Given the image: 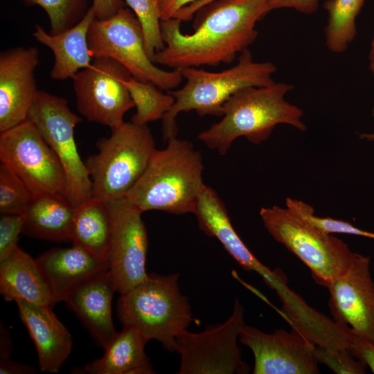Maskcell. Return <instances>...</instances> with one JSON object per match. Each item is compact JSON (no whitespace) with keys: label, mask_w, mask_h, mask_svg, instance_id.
I'll return each instance as SVG.
<instances>
[{"label":"cell","mask_w":374,"mask_h":374,"mask_svg":"<svg viewBox=\"0 0 374 374\" xmlns=\"http://www.w3.org/2000/svg\"><path fill=\"white\" fill-rule=\"evenodd\" d=\"M112 220L107 202L92 197L75 208L71 241L94 257L109 261Z\"/></svg>","instance_id":"d4e9b609"},{"label":"cell","mask_w":374,"mask_h":374,"mask_svg":"<svg viewBox=\"0 0 374 374\" xmlns=\"http://www.w3.org/2000/svg\"><path fill=\"white\" fill-rule=\"evenodd\" d=\"M34 196L24 183L9 168L1 163V213L24 214Z\"/></svg>","instance_id":"f546056e"},{"label":"cell","mask_w":374,"mask_h":374,"mask_svg":"<svg viewBox=\"0 0 374 374\" xmlns=\"http://www.w3.org/2000/svg\"><path fill=\"white\" fill-rule=\"evenodd\" d=\"M25 214H1L0 217V261L6 258L17 246L23 233Z\"/></svg>","instance_id":"d6a6232c"},{"label":"cell","mask_w":374,"mask_h":374,"mask_svg":"<svg viewBox=\"0 0 374 374\" xmlns=\"http://www.w3.org/2000/svg\"><path fill=\"white\" fill-rule=\"evenodd\" d=\"M285 206L314 226L328 233H344L374 239V233L357 228L348 222L330 217H319L310 204L296 199L286 198Z\"/></svg>","instance_id":"4dcf8cb0"},{"label":"cell","mask_w":374,"mask_h":374,"mask_svg":"<svg viewBox=\"0 0 374 374\" xmlns=\"http://www.w3.org/2000/svg\"><path fill=\"white\" fill-rule=\"evenodd\" d=\"M179 274H148L145 280L121 294L117 314L123 325L137 328L169 352L193 321L188 298L178 285Z\"/></svg>","instance_id":"5b68a950"},{"label":"cell","mask_w":374,"mask_h":374,"mask_svg":"<svg viewBox=\"0 0 374 374\" xmlns=\"http://www.w3.org/2000/svg\"><path fill=\"white\" fill-rule=\"evenodd\" d=\"M366 0H326L328 20L323 33L327 48L342 53L357 35L356 19Z\"/></svg>","instance_id":"484cf974"},{"label":"cell","mask_w":374,"mask_h":374,"mask_svg":"<svg viewBox=\"0 0 374 374\" xmlns=\"http://www.w3.org/2000/svg\"><path fill=\"white\" fill-rule=\"evenodd\" d=\"M91 6L95 11L96 19H106L125 7V4L123 0H92Z\"/></svg>","instance_id":"8d00e7d4"},{"label":"cell","mask_w":374,"mask_h":374,"mask_svg":"<svg viewBox=\"0 0 374 374\" xmlns=\"http://www.w3.org/2000/svg\"><path fill=\"white\" fill-rule=\"evenodd\" d=\"M0 292L8 301L52 307L53 296L36 259L17 246L0 261Z\"/></svg>","instance_id":"7402d4cb"},{"label":"cell","mask_w":374,"mask_h":374,"mask_svg":"<svg viewBox=\"0 0 374 374\" xmlns=\"http://www.w3.org/2000/svg\"><path fill=\"white\" fill-rule=\"evenodd\" d=\"M35 46L17 47L0 55V132L27 120L38 93L35 71L39 64Z\"/></svg>","instance_id":"e0dca14e"},{"label":"cell","mask_w":374,"mask_h":374,"mask_svg":"<svg viewBox=\"0 0 374 374\" xmlns=\"http://www.w3.org/2000/svg\"><path fill=\"white\" fill-rule=\"evenodd\" d=\"M75 211L63 195H35L24 213L23 233L49 241H71Z\"/></svg>","instance_id":"cb8c5ba5"},{"label":"cell","mask_w":374,"mask_h":374,"mask_svg":"<svg viewBox=\"0 0 374 374\" xmlns=\"http://www.w3.org/2000/svg\"><path fill=\"white\" fill-rule=\"evenodd\" d=\"M193 214L198 226L207 236L215 238L229 255L247 271H255L278 295L288 288L286 277L280 271L271 270L258 260L235 231L226 206L217 193L205 184Z\"/></svg>","instance_id":"2e32d148"},{"label":"cell","mask_w":374,"mask_h":374,"mask_svg":"<svg viewBox=\"0 0 374 374\" xmlns=\"http://www.w3.org/2000/svg\"><path fill=\"white\" fill-rule=\"evenodd\" d=\"M116 285L109 271L98 272L73 288L64 301L88 330L96 343L104 348L115 336L112 301Z\"/></svg>","instance_id":"ac0fdd59"},{"label":"cell","mask_w":374,"mask_h":374,"mask_svg":"<svg viewBox=\"0 0 374 374\" xmlns=\"http://www.w3.org/2000/svg\"><path fill=\"white\" fill-rule=\"evenodd\" d=\"M245 325L244 309L235 300L230 317L199 332L186 330L177 340L179 374H245L250 368L238 344Z\"/></svg>","instance_id":"30bf717a"},{"label":"cell","mask_w":374,"mask_h":374,"mask_svg":"<svg viewBox=\"0 0 374 374\" xmlns=\"http://www.w3.org/2000/svg\"><path fill=\"white\" fill-rule=\"evenodd\" d=\"M348 350L355 357L362 361L374 373V344L353 333Z\"/></svg>","instance_id":"836d02e7"},{"label":"cell","mask_w":374,"mask_h":374,"mask_svg":"<svg viewBox=\"0 0 374 374\" xmlns=\"http://www.w3.org/2000/svg\"><path fill=\"white\" fill-rule=\"evenodd\" d=\"M143 29L145 47L148 56L162 50L163 42L161 29L159 0H125Z\"/></svg>","instance_id":"f1b7e54d"},{"label":"cell","mask_w":374,"mask_h":374,"mask_svg":"<svg viewBox=\"0 0 374 374\" xmlns=\"http://www.w3.org/2000/svg\"><path fill=\"white\" fill-rule=\"evenodd\" d=\"M130 76L114 59L93 58L89 67L71 78L79 113L87 121L111 130L121 125L125 114L134 107L125 84Z\"/></svg>","instance_id":"7c38bea8"},{"label":"cell","mask_w":374,"mask_h":374,"mask_svg":"<svg viewBox=\"0 0 374 374\" xmlns=\"http://www.w3.org/2000/svg\"><path fill=\"white\" fill-rule=\"evenodd\" d=\"M293 88L292 84L274 82L238 91L224 103L221 121L199 133L197 139L224 155L238 138L244 136L250 143L260 144L279 124L305 131L303 111L285 99Z\"/></svg>","instance_id":"7a4b0ae2"},{"label":"cell","mask_w":374,"mask_h":374,"mask_svg":"<svg viewBox=\"0 0 374 374\" xmlns=\"http://www.w3.org/2000/svg\"><path fill=\"white\" fill-rule=\"evenodd\" d=\"M88 43L93 58L114 59L134 78L150 82L160 89L171 91L184 79L179 69L167 71L156 66L146 52L138 19L125 7L108 19H95L89 30Z\"/></svg>","instance_id":"ba28073f"},{"label":"cell","mask_w":374,"mask_h":374,"mask_svg":"<svg viewBox=\"0 0 374 374\" xmlns=\"http://www.w3.org/2000/svg\"><path fill=\"white\" fill-rule=\"evenodd\" d=\"M34 373H35V370L30 366L17 363L10 359L0 361L1 374H30Z\"/></svg>","instance_id":"74e56055"},{"label":"cell","mask_w":374,"mask_h":374,"mask_svg":"<svg viewBox=\"0 0 374 374\" xmlns=\"http://www.w3.org/2000/svg\"><path fill=\"white\" fill-rule=\"evenodd\" d=\"M95 19L96 13L91 6L79 23L62 33L52 35L40 25L35 26L34 38L53 52L55 60L50 73L53 79L72 78L91 64L93 57L89 51L88 33Z\"/></svg>","instance_id":"44dd1931"},{"label":"cell","mask_w":374,"mask_h":374,"mask_svg":"<svg viewBox=\"0 0 374 374\" xmlns=\"http://www.w3.org/2000/svg\"><path fill=\"white\" fill-rule=\"evenodd\" d=\"M262 222L272 238L310 270L316 283L328 287L350 267L356 253L342 240L312 225L288 208L262 207Z\"/></svg>","instance_id":"52a82bcc"},{"label":"cell","mask_w":374,"mask_h":374,"mask_svg":"<svg viewBox=\"0 0 374 374\" xmlns=\"http://www.w3.org/2000/svg\"><path fill=\"white\" fill-rule=\"evenodd\" d=\"M267 3V0H215L199 10L202 13L191 34L181 31L177 19L161 21L165 46L152 61L172 69L233 62L256 40V24L268 13Z\"/></svg>","instance_id":"6da1fadb"},{"label":"cell","mask_w":374,"mask_h":374,"mask_svg":"<svg viewBox=\"0 0 374 374\" xmlns=\"http://www.w3.org/2000/svg\"><path fill=\"white\" fill-rule=\"evenodd\" d=\"M369 256L356 253L348 269L327 287L333 319L374 344V281Z\"/></svg>","instance_id":"9a60e30c"},{"label":"cell","mask_w":374,"mask_h":374,"mask_svg":"<svg viewBox=\"0 0 374 374\" xmlns=\"http://www.w3.org/2000/svg\"><path fill=\"white\" fill-rule=\"evenodd\" d=\"M28 5H37L46 12L51 24L50 33L65 31L79 23L91 8L89 0H21Z\"/></svg>","instance_id":"83f0119b"},{"label":"cell","mask_w":374,"mask_h":374,"mask_svg":"<svg viewBox=\"0 0 374 374\" xmlns=\"http://www.w3.org/2000/svg\"><path fill=\"white\" fill-rule=\"evenodd\" d=\"M107 203L112 220L109 271L116 292L122 294L148 276V238L142 212L125 197Z\"/></svg>","instance_id":"4fadbf2b"},{"label":"cell","mask_w":374,"mask_h":374,"mask_svg":"<svg viewBox=\"0 0 374 374\" xmlns=\"http://www.w3.org/2000/svg\"><path fill=\"white\" fill-rule=\"evenodd\" d=\"M368 60H369V69L374 79V34L371 40Z\"/></svg>","instance_id":"f35d334b"},{"label":"cell","mask_w":374,"mask_h":374,"mask_svg":"<svg viewBox=\"0 0 374 374\" xmlns=\"http://www.w3.org/2000/svg\"><path fill=\"white\" fill-rule=\"evenodd\" d=\"M372 116L374 118V107L372 110ZM361 139H364L368 141H374V132L372 133H364L359 135Z\"/></svg>","instance_id":"ab89813d"},{"label":"cell","mask_w":374,"mask_h":374,"mask_svg":"<svg viewBox=\"0 0 374 374\" xmlns=\"http://www.w3.org/2000/svg\"><path fill=\"white\" fill-rule=\"evenodd\" d=\"M179 70L186 83L179 89L167 91L175 102L161 119L163 139L166 141L177 137L176 118L179 113L194 110L200 116H222L224 103L238 91L274 82L272 75L276 67L271 62L254 61L247 48L239 55L236 64L219 72L196 67Z\"/></svg>","instance_id":"277c9868"},{"label":"cell","mask_w":374,"mask_h":374,"mask_svg":"<svg viewBox=\"0 0 374 374\" xmlns=\"http://www.w3.org/2000/svg\"><path fill=\"white\" fill-rule=\"evenodd\" d=\"M319 0H267L268 12L274 9L292 8L305 15L315 12Z\"/></svg>","instance_id":"e575fe53"},{"label":"cell","mask_w":374,"mask_h":374,"mask_svg":"<svg viewBox=\"0 0 374 374\" xmlns=\"http://www.w3.org/2000/svg\"><path fill=\"white\" fill-rule=\"evenodd\" d=\"M314 354L319 364L327 366L336 374H364L366 366L348 349L321 347L315 345Z\"/></svg>","instance_id":"1f68e13d"},{"label":"cell","mask_w":374,"mask_h":374,"mask_svg":"<svg viewBox=\"0 0 374 374\" xmlns=\"http://www.w3.org/2000/svg\"><path fill=\"white\" fill-rule=\"evenodd\" d=\"M136 107L131 122L136 125L162 119L175 102L172 95L162 92L156 85L130 76L125 82Z\"/></svg>","instance_id":"4316f807"},{"label":"cell","mask_w":374,"mask_h":374,"mask_svg":"<svg viewBox=\"0 0 374 374\" xmlns=\"http://www.w3.org/2000/svg\"><path fill=\"white\" fill-rule=\"evenodd\" d=\"M19 317L35 344L42 371L55 373L71 354L72 339L52 307L16 301Z\"/></svg>","instance_id":"d6986e66"},{"label":"cell","mask_w":374,"mask_h":374,"mask_svg":"<svg viewBox=\"0 0 374 374\" xmlns=\"http://www.w3.org/2000/svg\"><path fill=\"white\" fill-rule=\"evenodd\" d=\"M239 341L253 353V374H317L315 345L301 333L278 329L271 333L244 325Z\"/></svg>","instance_id":"5bb4252c"},{"label":"cell","mask_w":374,"mask_h":374,"mask_svg":"<svg viewBox=\"0 0 374 374\" xmlns=\"http://www.w3.org/2000/svg\"><path fill=\"white\" fill-rule=\"evenodd\" d=\"M36 260L51 290L55 305L64 301L76 286L91 276L109 269V261L100 260L74 244L55 247Z\"/></svg>","instance_id":"ffe728a7"},{"label":"cell","mask_w":374,"mask_h":374,"mask_svg":"<svg viewBox=\"0 0 374 374\" xmlns=\"http://www.w3.org/2000/svg\"><path fill=\"white\" fill-rule=\"evenodd\" d=\"M0 160L35 196L65 197L66 177L62 165L30 121L0 132Z\"/></svg>","instance_id":"8fae6325"},{"label":"cell","mask_w":374,"mask_h":374,"mask_svg":"<svg viewBox=\"0 0 374 374\" xmlns=\"http://www.w3.org/2000/svg\"><path fill=\"white\" fill-rule=\"evenodd\" d=\"M96 143L98 153L84 161L93 197L105 202L125 197L144 172L155 150L147 125L123 122Z\"/></svg>","instance_id":"8992f818"},{"label":"cell","mask_w":374,"mask_h":374,"mask_svg":"<svg viewBox=\"0 0 374 374\" xmlns=\"http://www.w3.org/2000/svg\"><path fill=\"white\" fill-rule=\"evenodd\" d=\"M148 340L136 328L123 325L121 331L103 348V355L80 369L89 374H153L150 359L145 353Z\"/></svg>","instance_id":"603a6c76"},{"label":"cell","mask_w":374,"mask_h":374,"mask_svg":"<svg viewBox=\"0 0 374 374\" xmlns=\"http://www.w3.org/2000/svg\"><path fill=\"white\" fill-rule=\"evenodd\" d=\"M214 1H215V0H206L204 1L196 3L193 6V10L195 12H197V11L199 10L200 9H202L203 7H204L206 5L212 3Z\"/></svg>","instance_id":"60d3db41"},{"label":"cell","mask_w":374,"mask_h":374,"mask_svg":"<svg viewBox=\"0 0 374 374\" xmlns=\"http://www.w3.org/2000/svg\"><path fill=\"white\" fill-rule=\"evenodd\" d=\"M27 120L35 125L59 159L65 174L68 202L76 208L91 198L92 182L75 140V128L82 119L70 109L67 100L39 90Z\"/></svg>","instance_id":"9c48e42d"},{"label":"cell","mask_w":374,"mask_h":374,"mask_svg":"<svg viewBox=\"0 0 374 374\" xmlns=\"http://www.w3.org/2000/svg\"><path fill=\"white\" fill-rule=\"evenodd\" d=\"M167 142L164 149H155L125 198L142 213H193L205 186L202 156L188 141L174 137Z\"/></svg>","instance_id":"3957f363"},{"label":"cell","mask_w":374,"mask_h":374,"mask_svg":"<svg viewBox=\"0 0 374 374\" xmlns=\"http://www.w3.org/2000/svg\"><path fill=\"white\" fill-rule=\"evenodd\" d=\"M206 0H159L161 21L175 18L182 8Z\"/></svg>","instance_id":"d590c367"}]
</instances>
